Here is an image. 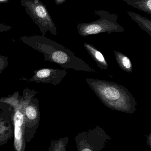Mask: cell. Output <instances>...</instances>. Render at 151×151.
<instances>
[{"mask_svg":"<svg viewBox=\"0 0 151 151\" xmlns=\"http://www.w3.org/2000/svg\"><path fill=\"white\" fill-rule=\"evenodd\" d=\"M26 96V91L25 89L22 96H20L18 91H17L8 96L0 97V103L7 104L12 109L14 128L13 145L16 151H26L24 106Z\"/></svg>","mask_w":151,"mask_h":151,"instance_id":"2","label":"cell"},{"mask_svg":"<svg viewBox=\"0 0 151 151\" xmlns=\"http://www.w3.org/2000/svg\"><path fill=\"white\" fill-rule=\"evenodd\" d=\"M84 46L89 55L96 62L99 69L103 70H108L109 67L108 62L101 51L95 46L89 43H84Z\"/></svg>","mask_w":151,"mask_h":151,"instance_id":"8","label":"cell"},{"mask_svg":"<svg viewBox=\"0 0 151 151\" xmlns=\"http://www.w3.org/2000/svg\"><path fill=\"white\" fill-rule=\"evenodd\" d=\"M8 1V0H0V2L6 1Z\"/></svg>","mask_w":151,"mask_h":151,"instance_id":"12","label":"cell"},{"mask_svg":"<svg viewBox=\"0 0 151 151\" xmlns=\"http://www.w3.org/2000/svg\"><path fill=\"white\" fill-rule=\"evenodd\" d=\"M27 5L34 20L39 25L43 35H45L48 31H50L52 34L56 35V27L44 5L38 0L29 2V4H27Z\"/></svg>","mask_w":151,"mask_h":151,"instance_id":"4","label":"cell"},{"mask_svg":"<svg viewBox=\"0 0 151 151\" xmlns=\"http://www.w3.org/2000/svg\"><path fill=\"white\" fill-rule=\"evenodd\" d=\"M82 151H91V150H90V149H87H87H84Z\"/></svg>","mask_w":151,"mask_h":151,"instance_id":"11","label":"cell"},{"mask_svg":"<svg viewBox=\"0 0 151 151\" xmlns=\"http://www.w3.org/2000/svg\"><path fill=\"white\" fill-rule=\"evenodd\" d=\"M34 75L31 78L22 77L20 81L23 80L27 82H34L37 83H51L54 85L61 83L64 77L66 76L67 72L65 70L43 68L33 72Z\"/></svg>","mask_w":151,"mask_h":151,"instance_id":"6","label":"cell"},{"mask_svg":"<svg viewBox=\"0 0 151 151\" xmlns=\"http://www.w3.org/2000/svg\"><path fill=\"white\" fill-rule=\"evenodd\" d=\"M90 88L106 107L112 110L133 114L137 103L125 86L105 80L86 78Z\"/></svg>","mask_w":151,"mask_h":151,"instance_id":"1","label":"cell"},{"mask_svg":"<svg viewBox=\"0 0 151 151\" xmlns=\"http://www.w3.org/2000/svg\"><path fill=\"white\" fill-rule=\"evenodd\" d=\"M13 135L14 128L12 109L10 114L4 112L0 113V146L6 145Z\"/></svg>","mask_w":151,"mask_h":151,"instance_id":"7","label":"cell"},{"mask_svg":"<svg viewBox=\"0 0 151 151\" xmlns=\"http://www.w3.org/2000/svg\"><path fill=\"white\" fill-rule=\"evenodd\" d=\"M26 100L24 106L25 118V138L26 142L34 138L40 121L39 100L35 96L37 93L34 90L26 89Z\"/></svg>","mask_w":151,"mask_h":151,"instance_id":"3","label":"cell"},{"mask_svg":"<svg viewBox=\"0 0 151 151\" xmlns=\"http://www.w3.org/2000/svg\"><path fill=\"white\" fill-rule=\"evenodd\" d=\"M115 59L120 68L126 72H133V65L129 58L119 51H114Z\"/></svg>","mask_w":151,"mask_h":151,"instance_id":"9","label":"cell"},{"mask_svg":"<svg viewBox=\"0 0 151 151\" xmlns=\"http://www.w3.org/2000/svg\"><path fill=\"white\" fill-rule=\"evenodd\" d=\"M77 28L79 34L82 37L101 33L111 34L113 32H121L124 31V28L116 22L106 19L88 24H79Z\"/></svg>","mask_w":151,"mask_h":151,"instance_id":"5","label":"cell"},{"mask_svg":"<svg viewBox=\"0 0 151 151\" xmlns=\"http://www.w3.org/2000/svg\"><path fill=\"white\" fill-rule=\"evenodd\" d=\"M9 65L8 57L0 55V74Z\"/></svg>","mask_w":151,"mask_h":151,"instance_id":"10","label":"cell"}]
</instances>
